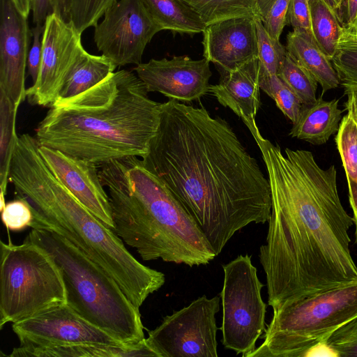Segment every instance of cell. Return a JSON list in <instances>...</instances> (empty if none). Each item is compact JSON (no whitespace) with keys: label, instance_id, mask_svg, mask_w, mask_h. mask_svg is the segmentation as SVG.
<instances>
[{"label":"cell","instance_id":"cell-1","mask_svg":"<svg viewBox=\"0 0 357 357\" xmlns=\"http://www.w3.org/2000/svg\"><path fill=\"white\" fill-rule=\"evenodd\" d=\"M268 174L271 212L259 260L273 310L357 281L349 230L354 218L343 207L335 165L321 168L312 152L256 142Z\"/></svg>","mask_w":357,"mask_h":357},{"label":"cell","instance_id":"cell-2","mask_svg":"<svg viewBox=\"0 0 357 357\" xmlns=\"http://www.w3.org/2000/svg\"><path fill=\"white\" fill-rule=\"evenodd\" d=\"M141 160L195 221L217 256L237 231L269 220L268 179L230 125L204 107L174 99L162 103L157 132Z\"/></svg>","mask_w":357,"mask_h":357},{"label":"cell","instance_id":"cell-3","mask_svg":"<svg viewBox=\"0 0 357 357\" xmlns=\"http://www.w3.org/2000/svg\"><path fill=\"white\" fill-rule=\"evenodd\" d=\"M148 93L137 75L114 72L88 90L55 101L36 137L40 146L97 165L142 158L157 132L162 105Z\"/></svg>","mask_w":357,"mask_h":357},{"label":"cell","instance_id":"cell-4","mask_svg":"<svg viewBox=\"0 0 357 357\" xmlns=\"http://www.w3.org/2000/svg\"><path fill=\"white\" fill-rule=\"evenodd\" d=\"M29 134L19 136L9 172L17 197L30 206V227L56 233L103 268L139 309L165 282L163 273L139 262L121 238L52 174Z\"/></svg>","mask_w":357,"mask_h":357},{"label":"cell","instance_id":"cell-5","mask_svg":"<svg viewBox=\"0 0 357 357\" xmlns=\"http://www.w3.org/2000/svg\"><path fill=\"white\" fill-rule=\"evenodd\" d=\"M98 172L107 188L114 231L142 260L192 267L217 256L192 218L137 157L105 162Z\"/></svg>","mask_w":357,"mask_h":357},{"label":"cell","instance_id":"cell-6","mask_svg":"<svg viewBox=\"0 0 357 357\" xmlns=\"http://www.w3.org/2000/svg\"><path fill=\"white\" fill-rule=\"evenodd\" d=\"M25 238L52 256L63 275L66 304L76 313L126 344L145 339L139 309L103 268L52 231L32 229Z\"/></svg>","mask_w":357,"mask_h":357},{"label":"cell","instance_id":"cell-7","mask_svg":"<svg viewBox=\"0 0 357 357\" xmlns=\"http://www.w3.org/2000/svg\"><path fill=\"white\" fill-rule=\"evenodd\" d=\"M273 310L263 342L245 357H301L357 316V281Z\"/></svg>","mask_w":357,"mask_h":357},{"label":"cell","instance_id":"cell-8","mask_svg":"<svg viewBox=\"0 0 357 357\" xmlns=\"http://www.w3.org/2000/svg\"><path fill=\"white\" fill-rule=\"evenodd\" d=\"M0 329L66 304L61 271L52 256L26 238L20 245L1 241Z\"/></svg>","mask_w":357,"mask_h":357},{"label":"cell","instance_id":"cell-9","mask_svg":"<svg viewBox=\"0 0 357 357\" xmlns=\"http://www.w3.org/2000/svg\"><path fill=\"white\" fill-rule=\"evenodd\" d=\"M222 269V343L245 357L256 349V342L266 329V305L261 295L264 284L248 254L238 255L223 264Z\"/></svg>","mask_w":357,"mask_h":357},{"label":"cell","instance_id":"cell-10","mask_svg":"<svg viewBox=\"0 0 357 357\" xmlns=\"http://www.w3.org/2000/svg\"><path fill=\"white\" fill-rule=\"evenodd\" d=\"M220 296L203 295L165 317L145 338L157 357H217Z\"/></svg>","mask_w":357,"mask_h":357},{"label":"cell","instance_id":"cell-11","mask_svg":"<svg viewBox=\"0 0 357 357\" xmlns=\"http://www.w3.org/2000/svg\"><path fill=\"white\" fill-rule=\"evenodd\" d=\"M162 30L141 0H118L95 26L93 39L116 67L139 65L146 46Z\"/></svg>","mask_w":357,"mask_h":357},{"label":"cell","instance_id":"cell-12","mask_svg":"<svg viewBox=\"0 0 357 357\" xmlns=\"http://www.w3.org/2000/svg\"><path fill=\"white\" fill-rule=\"evenodd\" d=\"M80 33L70 22L50 13L44 23L43 54L36 82L26 89L34 105L51 107L61 89L86 52Z\"/></svg>","mask_w":357,"mask_h":357},{"label":"cell","instance_id":"cell-13","mask_svg":"<svg viewBox=\"0 0 357 357\" xmlns=\"http://www.w3.org/2000/svg\"><path fill=\"white\" fill-rule=\"evenodd\" d=\"M12 329L20 343L126 344L82 318L67 304L50 307L13 323Z\"/></svg>","mask_w":357,"mask_h":357},{"label":"cell","instance_id":"cell-14","mask_svg":"<svg viewBox=\"0 0 357 357\" xmlns=\"http://www.w3.org/2000/svg\"><path fill=\"white\" fill-rule=\"evenodd\" d=\"M209 63L204 57L194 60L188 56H174L171 59H151L137 65L135 70L149 92L187 102L209 92L212 75Z\"/></svg>","mask_w":357,"mask_h":357},{"label":"cell","instance_id":"cell-15","mask_svg":"<svg viewBox=\"0 0 357 357\" xmlns=\"http://www.w3.org/2000/svg\"><path fill=\"white\" fill-rule=\"evenodd\" d=\"M0 90L17 106L26 98L25 71L31 31L11 0H1Z\"/></svg>","mask_w":357,"mask_h":357},{"label":"cell","instance_id":"cell-16","mask_svg":"<svg viewBox=\"0 0 357 357\" xmlns=\"http://www.w3.org/2000/svg\"><path fill=\"white\" fill-rule=\"evenodd\" d=\"M39 152L52 174L94 215L114 229L108 193L97 165L44 146Z\"/></svg>","mask_w":357,"mask_h":357},{"label":"cell","instance_id":"cell-17","mask_svg":"<svg viewBox=\"0 0 357 357\" xmlns=\"http://www.w3.org/2000/svg\"><path fill=\"white\" fill-rule=\"evenodd\" d=\"M255 18L234 17L206 26L204 57L220 71L233 70L258 57Z\"/></svg>","mask_w":357,"mask_h":357},{"label":"cell","instance_id":"cell-18","mask_svg":"<svg viewBox=\"0 0 357 357\" xmlns=\"http://www.w3.org/2000/svg\"><path fill=\"white\" fill-rule=\"evenodd\" d=\"M259 61L254 58L231 71H220L218 84L209 92L224 107L231 109L248 128L255 141L263 137L255 118L260 107Z\"/></svg>","mask_w":357,"mask_h":357},{"label":"cell","instance_id":"cell-19","mask_svg":"<svg viewBox=\"0 0 357 357\" xmlns=\"http://www.w3.org/2000/svg\"><path fill=\"white\" fill-rule=\"evenodd\" d=\"M10 357H135L157 355L145 339L138 344L109 345L96 343L38 344L21 342L10 354Z\"/></svg>","mask_w":357,"mask_h":357},{"label":"cell","instance_id":"cell-20","mask_svg":"<svg viewBox=\"0 0 357 357\" xmlns=\"http://www.w3.org/2000/svg\"><path fill=\"white\" fill-rule=\"evenodd\" d=\"M339 99L325 100L322 96L310 104H303L289 135L314 145L327 142L337 132L343 110L338 107Z\"/></svg>","mask_w":357,"mask_h":357},{"label":"cell","instance_id":"cell-21","mask_svg":"<svg viewBox=\"0 0 357 357\" xmlns=\"http://www.w3.org/2000/svg\"><path fill=\"white\" fill-rule=\"evenodd\" d=\"M285 47L289 55L321 86V96L340 85L331 61L318 47L308 32L301 29H293L287 36Z\"/></svg>","mask_w":357,"mask_h":357},{"label":"cell","instance_id":"cell-22","mask_svg":"<svg viewBox=\"0 0 357 357\" xmlns=\"http://www.w3.org/2000/svg\"><path fill=\"white\" fill-rule=\"evenodd\" d=\"M141 1L162 30L193 36L202 33L206 26L200 16L181 0Z\"/></svg>","mask_w":357,"mask_h":357},{"label":"cell","instance_id":"cell-23","mask_svg":"<svg viewBox=\"0 0 357 357\" xmlns=\"http://www.w3.org/2000/svg\"><path fill=\"white\" fill-rule=\"evenodd\" d=\"M311 36L331 61L333 58L343 28L339 13L325 0H309Z\"/></svg>","mask_w":357,"mask_h":357},{"label":"cell","instance_id":"cell-24","mask_svg":"<svg viewBox=\"0 0 357 357\" xmlns=\"http://www.w3.org/2000/svg\"><path fill=\"white\" fill-rule=\"evenodd\" d=\"M116 68L115 64L104 55H93L86 52L55 101L68 99L88 90L114 73Z\"/></svg>","mask_w":357,"mask_h":357},{"label":"cell","instance_id":"cell-25","mask_svg":"<svg viewBox=\"0 0 357 357\" xmlns=\"http://www.w3.org/2000/svg\"><path fill=\"white\" fill-rule=\"evenodd\" d=\"M18 107L0 90V189L6 195L10 163L18 139L15 129Z\"/></svg>","mask_w":357,"mask_h":357},{"label":"cell","instance_id":"cell-26","mask_svg":"<svg viewBox=\"0 0 357 357\" xmlns=\"http://www.w3.org/2000/svg\"><path fill=\"white\" fill-rule=\"evenodd\" d=\"M191 7L206 25L234 17L259 19L257 0H181Z\"/></svg>","mask_w":357,"mask_h":357},{"label":"cell","instance_id":"cell-27","mask_svg":"<svg viewBox=\"0 0 357 357\" xmlns=\"http://www.w3.org/2000/svg\"><path fill=\"white\" fill-rule=\"evenodd\" d=\"M331 62L344 94L357 93V36L344 26Z\"/></svg>","mask_w":357,"mask_h":357},{"label":"cell","instance_id":"cell-28","mask_svg":"<svg viewBox=\"0 0 357 357\" xmlns=\"http://www.w3.org/2000/svg\"><path fill=\"white\" fill-rule=\"evenodd\" d=\"M259 83L260 89L275 101L280 111L294 123L303 106L294 92L278 75H270L261 68Z\"/></svg>","mask_w":357,"mask_h":357},{"label":"cell","instance_id":"cell-29","mask_svg":"<svg viewBox=\"0 0 357 357\" xmlns=\"http://www.w3.org/2000/svg\"><path fill=\"white\" fill-rule=\"evenodd\" d=\"M298 97L303 104L316 101L318 83L287 52L278 75Z\"/></svg>","mask_w":357,"mask_h":357},{"label":"cell","instance_id":"cell-30","mask_svg":"<svg viewBox=\"0 0 357 357\" xmlns=\"http://www.w3.org/2000/svg\"><path fill=\"white\" fill-rule=\"evenodd\" d=\"M335 142L347 178L357 183V123L349 113L340 123Z\"/></svg>","mask_w":357,"mask_h":357},{"label":"cell","instance_id":"cell-31","mask_svg":"<svg viewBox=\"0 0 357 357\" xmlns=\"http://www.w3.org/2000/svg\"><path fill=\"white\" fill-rule=\"evenodd\" d=\"M255 24L260 68L270 75H278L287 55L286 47L268 33L261 20L256 19Z\"/></svg>","mask_w":357,"mask_h":357},{"label":"cell","instance_id":"cell-32","mask_svg":"<svg viewBox=\"0 0 357 357\" xmlns=\"http://www.w3.org/2000/svg\"><path fill=\"white\" fill-rule=\"evenodd\" d=\"M118 0H68V15L75 29L82 33L96 26L107 10Z\"/></svg>","mask_w":357,"mask_h":357},{"label":"cell","instance_id":"cell-33","mask_svg":"<svg viewBox=\"0 0 357 357\" xmlns=\"http://www.w3.org/2000/svg\"><path fill=\"white\" fill-rule=\"evenodd\" d=\"M324 342L336 357H357V316L340 326Z\"/></svg>","mask_w":357,"mask_h":357},{"label":"cell","instance_id":"cell-34","mask_svg":"<svg viewBox=\"0 0 357 357\" xmlns=\"http://www.w3.org/2000/svg\"><path fill=\"white\" fill-rule=\"evenodd\" d=\"M1 212L3 225L10 230L18 231L31 226L33 214L29 204L17 198L6 204Z\"/></svg>","mask_w":357,"mask_h":357},{"label":"cell","instance_id":"cell-35","mask_svg":"<svg viewBox=\"0 0 357 357\" xmlns=\"http://www.w3.org/2000/svg\"><path fill=\"white\" fill-rule=\"evenodd\" d=\"M289 1L275 0L267 14L261 20L268 33L276 40H280L283 29L287 24Z\"/></svg>","mask_w":357,"mask_h":357},{"label":"cell","instance_id":"cell-36","mask_svg":"<svg viewBox=\"0 0 357 357\" xmlns=\"http://www.w3.org/2000/svg\"><path fill=\"white\" fill-rule=\"evenodd\" d=\"M308 1H289L287 15V24L291 25L293 29H303L311 35L310 13Z\"/></svg>","mask_w":357,"mask_h":357},{"label":"cell","instance_id":"cell-37","mask_svg":"<svg viewBox=\"0 0 357 357\" xmlns=\"http://www.w3.org/2000/svg\"><path fill=\"white\" fill-rule=\"evenodd\" d=\"M44 31V24H37L35 27L31 30L33 36V44L29 50L27 68L29 75L31 76L33 84H35L38 79L43 54V33Z\"/></svg>","mask_w":357,"mask_h":357},{"label":"cell","instance_id":"cell-38","mask_svg":"<svg viewBox=\"0 0 357 357\" xmlns=\"http://www.w3.org/2000/svg\"><path fill=\"white\" fill-rule=\"evenodd\" d=\"M33 22L44 24L47 15L52 12V0H32Z\"/></svg>","mask_w":357,"mask_h":357},{"label":"cell","instance_id":"cell-39","mask_svg":"<svg viewBox=\"0 0 357 357\" xmlns=\"http://www.w3.org/2000/svg\"><path fill=\"white\" fill-rule=\"evenodd\" d=\"M342 19L344 26L348 29L354 27L357 19V0H343Z\"/></svg>","mask_w":357,"mask_h":357},{"label":"cell","instance_id":"cell-40","mask_svg":"<svg viewBox=\"0 0 357 357\" xmlns=\"http://www.w3.org/2000/svg\"><path fill=\"white\" fill-rule=\"evenodd\" d=\"M349 190V201L353 211L354 224L355 225V243H357V183L347 178Z\"/></svg>","mask_w":357,"mask_h":357},{"label":"cell","instance_id":"cell-41","mask_svg":"<svg viewBox=\"0 0 357 357\" xmlns=\"http://www.w3.org/2000/svg\"><path fill=\"white\" fill-rule=\"evenodd\" d=\"M52 10L64 20L69 22L68 0H52Z\"/></svg>","mask_w":357,"mask_h":357},{"label":"cell","instance_id":"cell-42","mask_svg":"<svg viewBox=\"0 0 357 357\" xmlns=\"http://www.w3.org/2000/svg\"><path fill=\"white\" fill-rule=\"evenodd\" d=\"M347 97V100L344 103L345 109L357 123V93H351Z\"/></svg>","mask_w":357,"mask_h":357},{"label":"cell","instance_id":"cell-43","mask_svg":"<svg viewBox=\"0 0 357 357\" xmlns=\"http://www.w3.org/2000/svg\"><path fill=\"white\" fill-rule=\"evenodd\" d=\"M17 11L24 17L28 18L31 10L32 0H11Z\"/></svg>","mask_w":357,"mask_h":357},{"label":"cell","instance_id":"cell-44","mask_svg":"<svg viewBox=\"0 0 357 357\" xmlns=\"http://www.w3.org/2000/svg\"><path fill=\"white\" fill-rule=\"evenodd\" d=\"M274 1L275 0H257V12L261 20L266 16Z\"/></svg>","mask_w":357,"mask_h":357},{"label":"cell","instance_id":"cell-45","mask_svg":"<svg viewBox=\"0 0 357 357\" xmlns=\"http://www.w3.org/2000/svg\"><path fill=\"white\" fill-rule=\"evenodd\" d=\"M334 10H335L342 18V10L343 0H325ZM343 22V21H342Z\"/></svg>","mask_w":357,"mask_h":357},{"label":"cell","instance_id":"cell-46","mask_svg":"<svg viewBox=\"0 0 357 357\" xmlns=\"http://www.w3.org/2000/svg\"><path fill=\"white\" fill-rule=\"evenodd\" d=\"M349 30L351 31L354 34H356L357 36V19H356V23H355L354 27Z\"/></svg>","mask_w":357,"mask_h":357}]
</instances>
